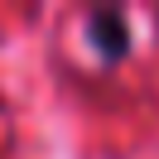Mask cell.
I'll return each instance as SVG.
<instances>
[{
    "label": "cell",
    "instance_id": "6da1fadb",
    "mask_svg": "<svg viewBox=\"0 0 159 159\" xmlns=\"http://www.w3.org/2000/svg\"><path fill=\"white\" fill-rule=\"evenodd\" d=\"M82 39H87V48L97 53L101 68H116V63L130 58V20L125 10H92L87 24H82Z\"/></svg>",
    "mask_w": 159,
    "mask_h": 159
}]
</instances>
